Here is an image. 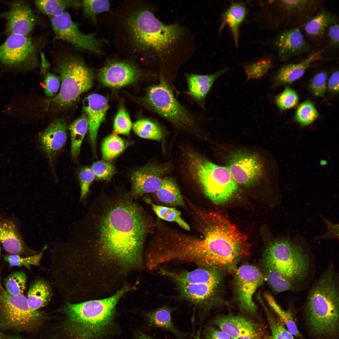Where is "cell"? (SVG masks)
<instances>
[{
    "label": "cell",
    "mask_w": 339,
    "mask_h": 339,
    "mask_svg": "<svg viewBox=\"0 0 339 339\" xmlns=\"http://www.w3.org/2000/svg\"><path fill=\"white\" fill-rule=\"evenodd\" d=\"M51 294L50 287L46 282L42 280L36 282L28 293L26 298L29 307L33 311L38 310L47 303Z\"/></svg>",
    "instance_id": "obj_33"
},
{
    "label": "cell",
    "mask_w": 339,
    "mask_h": 339,
    "mask_svg": "<svg viewBox=\"0 0 339 339\" xmlns=\"http://www.w3.org/2000/svg\"><path fill=\"white\" fill-rule=\"evenodd\" d=\"M274 44L277 49L279 58L283 61L307 52L309 48L302 32L296 27L282 31L276 38Z\"/></svg>",
    "instance_id": "obj_20"
},
{
    "label": "cell",
    "mask_w": 339,
    "mask_h": 339,
    "mask_svg": "<svg viewBox=\"0 0 339 339\" xmlns=\"http://www.w3.org/2000/svg\"><path fill=\"white\" fill-rule=\"evenodd\" d=\"M78 177L80 186V199L82 200L85 197L89 192L90 186L95 176L91 168L86 166L80 169Z\"/></svg>",
    "instance_id": "obj_48"
},
{
    "label": "cell",
    "mask_w": 339,
    "mask_h": 339,
    "mask_svg": "<svg viewBox=\"0 0 339 339\" xmlns=\"http://www.w3.org/2000/svg\"><path fill=\"white\" fill-rule=\"evenodd\" d=\"M318 113L313 105L309 101L304 102L300 105L296 113V119L303 126L312 123L318 117Z\"/></svg>",
    "instance_id": "obj_43"
},
{
    "label": "cell",
    "mask_w": 339,
    "mask_h": 339,
    "mask_svg": "<svg viewBox=\"0 0 339 339\" xmlns=\"http://www.w3.org/2000/svg\"><path fill=\"white\" fill-rule=\"evenodd\" d=\"M272 239L266 248L263 264L277 270L299 289L311 272L312 254L309 245L299 235L281 234Z\"/></svg>",
    "instance_id": "obj_5"
},
{
    "label": "cell",
    "mask_w": 339,
    "mask_h": 339,
    "mask_svg": "<svg viewBox=\"0 0 339 339\" xmlns=\"http://www.w3.org/2000/svg\"><path fill=\"white\" fill-rule=\"evenodd\" d=\"M322 52L312 53L307 58L297 63L289 64L283 66L280 69L276 77L278 83H291L301 77L312 63L319 59Z\"/></svg>",
    "instance_id": "obj_27"
},
{
    "label": "cell",
    "mask_w": 339,
    "mask_h": 339,
    "mask_svg": "<svg viewBox=\"0 0 339 339\" xmlns=\"http://www.w3.org/2000/svg\"><path fill=\"white\" fill-rule=\"evenodd\" d=\"M337 21L334 15L322 9L305 23L304 30L309 36L315 39L320 38L323 36L330 25Z\"/></svg>",
    "instance_id": "obj_28"
},
{
    "label": "cell",
    "mask_w": 339,
    "mask_h": 339,
    "mask_svg": "<svg viewBox=\"0 0 339 339\" xmlns=\"http://www.w3.org/2000/svg\"><path fill=\"white\" fill-rule=\"evenodd\" d=\"M0 339H3V337L1 334H0Z\"/></svg>",
    "instance_id": "obj_61"
},
{
    "label": "cell",
    "mask_w": 339,
    "mask_h": 339,
    "mask_svg": "<svg viewBox=\"0 0 339 339\" xmlns=\"http://www.w3.org/2000/svg\"><path fill=\"white\" fill-rule=\"evenodd\" d=\"M265 276L268 284L275 293L296 291L298 289L286 279L276 269L269 265L263 264Z\"/></svg>",
    "instance_id": "obj_35"
},
{
    "label": "cell",
    "mask_w": 339,
    "mask_h": 339,
    "mask_svg": "<svg viewBox=\"0 0 339 339\" xmlns=\"http://www.w3.org/2000/svg\"><path fill=\"white\" fill-rule=\"evenodd\" d=\"M203 335L205 339H232L221 330L211 326L206 327Z\"/></svg>",
    "instance_id": "obj_54"
},
{
    "label": "cell",
    "mask_w": 339,
    "mask_h": 339,
    "mask_svg": "<svg viewBox=\"0 0 339 339\" xmlns=\"http://www.w3.org/2000/svg\"><path fill=\"white\" fill-rule=\"evenodd\" d=\"M8 9L0 13L5 21L4 33L8 35L16 34L28 35L38 23V19L30 5L25 1L5 2Z\"/></svg>",
    "instance_id": "obj_13"
},
{
    "label": "cell",
    "mask_w": 339,
    "mask_h": 339,
    "mask_svg": "<svg viewBox=\"0 0 339 339\" xmlns=\"http://www.w3.org/2000/svg\"><path fill=\"white\" fill-rule=\"evenodd\" d=\"M271 331L272 339H294L293 335L286 328L283 323L275 319L266 310Z\"/></svg>",
    "instance_id": "obj_44"
},
{
    "label": "cell",
    "mask_w": 339,
    "mask_h": 339,
    "mask_svg": "<svg viewBox=\"0 0 339 339\" xmlns=\"http://www.w3.org/2000/svg\"><path fill=\"white\" fill-rule=\"evenodd\" d=\"M42 313L29 307L23 294L13 296L1 289L0 292V324L7 329L26 330L38 326L43 320Z\"/></svg>",
    "instance_id": "obj_11"
},
{
    "label": "cell",
    "mask_w": 339,
    "mask_h": 339,
    "mask_svg": "<svg viewBox=\"0 0 339 339\" xmlns=\"http://www.w3.org/2000/svg\"><path fill=\"white\" fill-rule=\"evenodd\" d=\"M129 143L116 134H111L103 140L101 146L103 159H113L118 156L128 146Z\"/></svg>",
    "instance_id": "obj_36"
},
{
    "label": "cell",
    "mask_w": 339,
    "mask_h": 339,
    "mask_svg": "<svg viewBox=\"0 0 339 339\" xmlns=\"http://www.w3.org/2000/svg\"><path fill=\"white\" fill-rule=\"evenodd\" d=\"M231 175L238 184L250 186L257 181L263 173L264 168L256 154L243 151L234 152L227 166Z\"/></svg>",
    "instance_id": "obj_14"
},
{
    "label": "cell",
    "mask_w": 339,
    "mask_h": 339,
    "mask_svg": "<svg viewBox=\"0 0 339 339\" xmlns=\"http://www.w3.org/2000/svg\"><path fill=\"white\" fill-rule=\"evenodd\" d=\"M1 248L0 246V254H1Z\"/></svg>",
    "instance_id": "obj_63"
},
{
    "label": "cell",
    "mask_w": 339,
    "mask_h": 339,
    "mask_svg": "<svg viewBox=\"0 0 339 339\" xmlns=\"http://www.w3.org/2000/svg\"><path fill=\"white\" fill-rule=\"evenodd\" d=\"M212 322L232 339L259 334V329L256 324L240 316L219 317L213 319Z\"/></svg>",
    "instance_id": "obj_23"
},
{
    "label": "cell",
    "mask_w": 339,
    "mask_h": 339,
    "mask_svg": "<svg viewBox=\"0 0 339 339\" xmlns=\"http://www.w3.org/2000/svg\"><path fill=\"white\" fill-rule=\"evenodd\" d=\"M85 239L100 255L136 264L153 224L130 193L96 198L88 215Z\"/></svg>",
    "instance_id": "obj_1"
},
{
    "label": "cell",
    "mask_w": 339,
    "mask_h": 339,
    "mask_svg": "<svg viewBox=\"0 0 339 339\" xmlns=\"http://www.w3.org/2000/svg\"><path fill=\"white\" fill-rule=\"evenodd\" d=\"M246 14L244 5L241 3H233L223 15L219 31H221L225 25H228L233 34L236 47L238 46L239 28Z\"/></svg>",
    "instance_id": "obj_29"
},
{
    "label": "cell",
    "mask_w": 339,
    "mask_h": 339,
    "mask_svg": "<svg viewBox=\"0 0 339 339\" xmlns=\"http://www.w3.org/2000/svg\"><path fill=\"white\" fill-rule=\"evenodd\" d=\"M0 242L7 252L13 254L22 253L27 248L13 222L0 217Z\"/></svg>",
    "instance_id": "obj_25"
},
{
    "label": "cell",
    "mask_w": 339,
    "mask_h": 339,
    "mask_svg": "<svg viewBox=\"0 0 339 339\" xmlns=\"http://www.w3.org/2000/svg\"><path fill=\"white\" fill-rule=\"evenodd\" d=\"M82 2L83 15L94 23L96 22L97 15L108 11L110 8V3L108 0H83Z\"/></svg>",
    "instance_id": "obj_40"
},
{
    "label": "cell",
    "mask_w": 339,
    "mask_h": 339,
    "mask_svg": "<svg viewBox=\"0 0 339 339\" xmlns=\"http://www.w3.org/2000/svg\"><path fill=\"white\" fill-rule=\"evenodd\" d=\"M59 78L51 73H48L46 75L44 80V91L47 97L52 98L57 94L61 86Z\"/></svg>",
    "instance_id": "obj_50"
},
{
    "label": "cell",
    "mask_w": 339,
    "mask_h": 339,
    "mask_svg": "<svg viewBox=\"0 0 339 339\" xmlns=\"http://www.w3.org/2000/svg\"><path fill=\"white\" fill-rule=\"evenodd\" d=\"M328 87L331 93H337L339 91V72L336 71L330 76L328 82Z\"/></svg>",
    "instance_id": "obj_55"
},
{
    "label": "cell",
    "mask_w": 339,
    "mask_h": 339,
    "mask_svg": "<svg viewBox=\"0 0 339 339\" xmlns=\"http://www.w3.org/2000/svg\"><path fill=\"white\" fill-rule=\"evenodd\" d=\"M235 276L239 307L244 312L253 314L256 311V306L253 300V296L263 282V274L256 266L244 265L237 270Z\"/></svg>",
    "instance_id": "obj_15"
},
{
    "label": "cell",
    "mask_w": 339,
    "mask_h": 339,
    "mask_svg": "<svg viewBox=\"0 0 339 339\" xmlns=\"http://www.w3.org/2000/svg\"><path fill=\"white\" fill-rule=\"evenodd\" d=\"M189 172L203 193L215 203H226L238 191V184L227 166L215 164L196 152L185 153Z\"/></svg>",
    "instance_id": "obj_6"
},
{
    "label": "cell",
    "mask_w": 339,
    "mask_h": 339,
    "mask_svg": "<svg viewBox=\"0 0 339 339\" xmlns=\"http://www.w3.org/2000/svg\"><path fill=\"white\" fill-rule=\"evenodd\" d=\"M50 21L56 37L69 43L77 50L97 54L103 53L105 40L98 39L95 34L82 32L68 13L65 12L60 15L50 17Z\"/></svg>",
    "instance_id": "obj_12"
},
{
    "label": "cell",
    "mask_w": 339,
    "mask_h": 339,
    "mask_svg": "<svg viewBox=\"0 0 339 339\" xmlns=\"http://www.w3.org/2000/svg\"><path fill=\"white\" fill-rule=\"evenodd\" d=\"M140 75V71L128 61L110 60L100 70L99 77L101 82L108 87L118 88L135 82Z\"/></svg>",
    "instance_id": "obj_18"
},
{
    "label": "cell",
    "mask_w": 339,
    "mask_h": 339,
    "mask_svg": "<svg viewBox=\"0 0 339 339\" xmlns=\"http://www.w3.org/2000/svg\"><path fill=\"white\" fill-rule=\"evenodd\" d=\"M228 70L225 68L206 75L188 74L187 80L191 95L198 102L203 101L215 81Z\"/></svg>",
    "instance_id": "obj_26"
},
{
    "label": "cell",
    "mask_w": 339,
    "mask_h": 339,
    "mask_svg": "<svg viewBox=\"0 0 339 339\" xmlns=\"http://www.w3.org/2000/svg\"><path fill=\"white\" fill-rule=\"evenodd\" d=\"M198 216L199 234L193 236L189 244L193 263L219 270L249 255L251 245L248 238L228 219L214 212H201Z\"/></svg>",
    "instance_id": "obj_2"
},
{
    "label": "cell",
    "mask_w": 339,
    "mask_h": 339,
    "mask_svg": "<svg viewBox=\"0 0 339 339\" xmlns=\"http://www.w3.org/2000/svg\"><path fill=\"white\" fill-rule=\"evenodd\" d=\"M56 70L61 80L60 89L48 103L60 108L70 106L92 86V71L77 56L68 54L62 56L57 61Z\"/></svg>",
    "instance_id": "obj_8"
},
{
    "label": "cell",
    "mask_w": 339,
    "mask_h": 339,
    "mask_svg": "<svg viewBox=\"0 0 339 339\" xmlns=\"http://www.w3.org/2000/svg\"><path fill=\"white\" fill-rule=\"evenodd\" d=\"M179 298L190 302L203 309L214 304V298L219 285L209 283H176Z\"/></svg>",
    "instance_id": "obj_21"
},
{
    "label": "cell",
    "mask_w": 339,
    "mask_h": 339,
    "mask_svg": "<svg viewBox=\"0 0 339 339\" xmlns=\"http://www.w3.org/2000/svg\"><path fill=\"white\" fill-rule=\"evenodd\" d=\"M2 288L1 283H0V289H1Z\"/></svg>",
    "instance_id": "obj_62"
},
{
    "label": "cell",
    "mask_w": 339,
    "mask_h": 339,
    "mask_svg": "<svg viewBox=\"0 0 339 339\" xmlns=\"http://www.w3.org/2000/svg\"><path fill=\"white\" fill-rule=\"evenodd\" d=\"M298 96L295 92L288 87L276 98V102L281 109L285 110L294 106L298 103Z\"/></svg>",
    "instance_id": "obj_47"
},
{
    "label": "cell",
    "mask_w": 339,
    "mask_h": 339,
    "mask_svg": "<svg viewBox=\"0 0 339 339\" xmlns=\"http://www.w3.org/2000/svg\"><path fill=\"white\" fill-rule=\"evenodd\" d=\"M34 3L39 11L50 17L60 15L68 8L82 6V1L75 0H39Z\"/></svg>",
    "instance_id": "obj_31"
},
{
    "label": "cell",
    "mask_w": 339,
    "mask_h": 339,
    "mask_svg": "<svg viewBox=\"0 0 339 339\" xmlns=\"http://www.w3.org/2000/svg\"><path fill=\"white\" fill-rule=\"evenodd\" d=\"M130 288L125 287L108 298L67 303L60 330L66 339H101L110 331L118 301Z\"/></svg>",
    "instance_id": "obj_3"
},
{
    "label": "cell",
    "mask_w": 339,
    "mask_h": 339,
    "mask_svg": "<svg viewBox=\"0 0 339 339\" xmlns=\"http://www.w3.org/2000/svg\"><path fill=\"white\" fill-rule=\"evenodd\" d=\"M191 337H190V338H189V339H191Z\"/></svg>",
    "instance_id": "obj_64"
},
{
    "label": "cell",
    "mask_w": 339,
    "mask_h": 339,
    "mask_svg": "<svg viewBox=\"0 0 339 339\" xmlns=\"http://www.w3.org/2000/svg\"><path fill=\"white\" fill-rule=\"evenodd\" d=\"M136 339H154L149 337L143 333H141Z\"/></svg>",
    "instance_id": "obj_57"
},
{
    "label": "cell",
    "mask_w": 339,
    "mask_h": 339,
    "mask_svg": "<svg viewBox=\"0 0 339 339\" xmlns=\"http://www.w3.org/2000/svg\"><path fill=\"white\" fill-rule=\"evenodd\" d=\"M262 339H272L271 336H265Z\"/></svg>",
    "instance_id": "obj_59"
},
{
    "label": "cell",
    "mask_w": 339,
    "mask_h": 339,
    "mask_svg": "<svg viewBox=\"0 0 339 339\" xmlns=\"http://www.w3.org/2000/svg\"><path fill=\"white\" fill-rule=\"evenodd\" d=\"M327 73L322 72L317 74L310 83V88L314 94L317 96L323 95L326 89Z\"/></svg>",
    "instance_id": "obj_51"
},
{
    "label": "cell",
    "mask_w": 339,
    "mask_h": 339,
    "mask_svg": "<svg viewBox=\"0 0 339 339\" xmlns=\"http://www.w3.org/2000/svg\"><path fill=\"white\" fill-rule=\"evenodd\" d=\"M271 66V61L269 58L244 66L247 76V80L261 78L267 72Z\"/></svg>",
    "instance_id": "obj_42"
},
{
    "label": "cell",
    "mask_w": 339,
    "mask_h": 339,
    "mask_svg": "<svg viewBox=\"0 0 339 339\" xmlns=\"http://www.w3.org/2000/svg\"><path fill=\"white\" fill-rule=\"evenodd\" d=\"M40 43L29 35H8L0 45V64L8 69L19 71L37 67Z\"/></svg>",
    "instance_id": "obj_9"
},
{
    "label": "cell",
    "mask_w": 339,
    "mask_h": 339,
    "mask_svg": "<svg viewBox=\"0 0 339 339\" xmlns=\"http://www.w3.org/2000/svg\"><path fill=\"white\" fill-rule=\"evenodd\" d=\"M146 100L153 109L176 127L191 129L196 122L191 114L176 100L168 84L164 79L148 90Z\"/></svg>",
    "instance_id": "obj_10"
},
{
    "label": "cell",
    "mask_w": 339,
    "mask_h": 339,
    "mask_svg": "<svg viewBox=\"0 0 339 339\" xmlns=\"http://www.w3.org/2000/svg\"><path fill=\"white\" fill-rule=\"evenodd\" d=\"M145 201L151 204L156 215L160 218L169 222H175L184 229L189 231V225L181 218V212L174 207H169L154 204L146 198Z\"/></svg>",
    "instance_id": "obj_39"
},
{
    "label": "cell",
    "mask_w": 339,
    "mask_h": 339,
    "mask_svg": "<svg viewBox=\"0 0 339 339\" xmlns=\"http://www.w3.org/2000/svg\"><path fill=\"white\" fill-rule=\"evenodd\" d=\"M193 339H201L200 333L199 331H198L196 334L194 336Z\"/></svg>",
    "instance_id": "obj_58"
},
{
    "label": "cell",
    "mask_w": 339,
    "mask_h": 339,
    "mask_svg": "<svg viewBox=\"0 0 339 339\" xmlns=\"http://www.w3.org/2000/svg\"><path fill=\"white\" fill-rule=\"evenodd\" d=\"M155 192L159 200L166 204L173 206L185 204L178 185L171 177L163 178L160 186Z\"/></svg>",
    "instance_id": "obj_30"
},
{
    "label": "cell",
    "mask_w": 339,
    "mask_h": 339,
    "mask_svg": "<svg viewBox=\"0 0 339 339\" xmlns=\"http://www.w3.org/2000/svg\"><path fill=\"white\" fill-rule=\"evenodd\" d=\"M134 132L143 138L160 141L164 137V133L160 127L156 123L147 119L139 120L132 126Z\"/></svg>",
    "instance_id": "obj_38"
},
{
    "label": "cell",
    "mask_w": 339,
    "mask_h": 339,
    "mask_svg": "<svg viewBox=\"0 0 339 339\" xmlns=\"http://www.w3.org/2000/svg\"><path fill=\"white\" fill-rule=\"evenodd\" d=\"M281 26H293L305 23L314 15L320 3L316 0L276 1Z\"/></svg>",
    "instance_id": "obj_17"
},
{
    "label": "cell",
    "mask_w": 339,
    "mask_h": 339,
    "mask_svg": "<svg viewBox=\"0 0 339 339\" xmlns=\"http://www.w3.org/2000/svg\"><path fill=\"white\" fill-rule=\"evenodd\" d=\"M91 168L95 177L100 180H109L116 173V169L113 165L104 161H98L94 162Z\"/></svg>",
    "instance_id": "obj_46"
},
{
    "label": "cell",
    "mask_w": 339,
    "mask_h": 339,
    "mask_svg": "<svg viewBox=\"0 0 339 339\" xmlns=\"http://www.w3.org/2000/svg\"><path fill=\"white\" fill-rule=\"evenodd\" d=\"M264 297L268 304L279 317V319L287 327L293 336H301L291 311L289 309L284 310L279 305L273 296L269 293H266Z\"/></svg>",
    "instance_id": "obj_37"
},
{
    "label": "cell",
    "mask_w": 339,
    "mask_h": 339,
    "mask_svg": "<svg viewBox=\"0 0 339 339\" xmlns=\"http://www.w3.org/2000/svg\"><path fill=\"white\" fill-rule=\"evenodd\" d=\"M322 218L325 222L327 226L326 232L318 236L314 237L312 241L317 240L320 239H339V224L331 222L323 216H321Z\"/></svg>",
    "instance_id": "obj_52"
},
{
    "label": "cell",
    "mask_w": 339,
    "mask_h": 339,
    "mask_svg": "<svg viewBox=\"0 0 339 339\" xmlns=\"http://www.w3.org/2000/svg\"><path fill=\"white\" fill-rule=\"evenodd\" d=\"M27 276L23 271L14 272L8 276L5 281L7 291L16 296L22 294L25 288Z\"/></svg>",
    "instance_id": "obj_41"
},
{
    "label": "cell",
    "mask_w": 339,
    "mask_h": 339,
    "mask_svg": "<svg viewBox=\"0 0 339 339\" xmlns=\"http://www.w3.org/2000/svg\"><path fill=\"white\" fill-rule=\"evenodd\" d=\"M259 335H248L241 337L238 339H258Z\"/></svg>",
    "instance_id": "obj_56"
},
{
    "label": "cell",
    "mask_w": 339,
    "mask_h": 339,
    "mask_svg": "<svg viewBox=\"0 0 339 339\" xmlns=\"http://www.w3.org/2000/svg\"><path fill=\"white\" fill-rule=\"evenodd\" d=\"M41 254L30 257L23 258L19 254L5 256L4 259L8 262L10 266H24L30 269V265H38Z\"/></svg>",
    "instance_id": "obj_49"
},
{
    "label": "cell",
    "mask_w": 339,
    "mask_h": 339,
    "mask_svg": "<svg viewBox=\"0 0 339 339\" xmlns=\"http://www.w3.org/2000/svg\"><path fill=\"white\" fill-rule=\"evenodd\" d=\"M68 126L64 120L53 121L41 135V149L48 159L52 161L58 152L65 145L67 139Z\"/></svg>",
    "instance_id": "obj_22"
},
{
    "label": "cell",
    "mask_w": 339,
    "mask_h": 339,
    "mask_svg": "<svg viewBox=\"0 0 339 339\" xmlns=\"http://www.w3.org/2000/svg\"><path fill=\"white\" fill-rule=\"evenodd\" d=\"M68 129L71 136V154L76 160L78 158L82 142L88 130L86 116H82L76 119L68 126Z\"/></svg>",
    "instance_id": "obj_32"
},
{
    "label": "cell",
    "mask_w": 339,
    "mask_h": 339,
    "mask_svg": "<svg viewBox=\"0 0 339 339\" xmlns=\"http://www.w3.org/2000/svg\"><path fill=\"white\" fill-rule=\"evenodd\" d=\"M339 25L337 22L330 25L326 30L330 45L336 49L339 47Z\"/></svg>",
    "instance_id": "obj_53"
},
{
    "label": "cell",
    "mask_w": 339,
    "mask_h": 339,
    "mask_svg": "<svg viewBox=\"0 0 339 339\" xmlns=\"http://www.w3.org/2000/svg\"><path fill=\"white\" fill-rule=\"evenodd\" d=\"M8 339H21L17 337H10Z\"/></svg>",
    "instance_id": "obj_60"
},
{
    "label": "cell",
    "mask_w": 339,
    "mask_h": 339,
    "mask_svg": "<svg viewBox=\"0 0 339 339\" xmlns=\"http://www.w3.org/2000/svg\"><path fill=\"white\" fill-rule=\"evenodd\" d=\"M108 108L106 98L99 94H90L84 100L83 110L87 115L89 139L93 153L94 154L96 153L98 130L101 124L105 119Z\"/></svg>",
    "instance_id": "obj_19"
},
{
    "label": "cell",
    "mask_w": 339,
    "mask_h": 339,
    "mask_svg": "<svg viewBox=\"0 0 339 339\" xmlns=\"http://www.w3.org/2000/svg\"><path fill=\"white\" fill-rule=\"evenodd\" d=\"M338 276L331 266L313 284L306 299L305 312L309 326L317 336L331 335L338 325Z\"/></svg>",
    "instance_id": "obj_4"
},
{
    "label": "cell",
    "mask_w": 339,
    "mask_h": 339,
    "mask_svg": "<svg viewBox=\"0 0 339 339\" xmlns=\"http://www.w3.org/2000/svg\"><path fill=\"white\" fill-rule=\"evenodd\" d=\"M126 23L133 44L142 51L161 52L174 42L182 32L178 25L164 24L146 9L132 13Z\"/></svg>",
    "instance_id": "obj_7"
},
{
    "label": "cell",
    "mask_w": 339,
    "mask_h": 339,
    "mask_svg": "<svg viewBox=\"0 0 339 339\" xmlns=\"http://www.w3.org/2000/svg\"><path fill=\"white\" fill-rule=\"evenodd\" d=\"M132 125L127 112L123 107L120 108L114 120V131L118 134L128 135L130 133Z\"/></svg>",
    "instance_id": "obj_45"
},
{
    "label": "cell",
    "mask_w": 339,
    "mask_h": 339,
    "mask_svg": "<svg viewBox=\"0 0 339 339\" xmlns=\"http://www.w3.org/2000/svg\"><path fill=\"white\" fill-rule=\"evenodd\" d=\"M160 273L168 277L175 283H209L219 285L221 274L219 270L200 267L191 271L173 272L161 269Z\"/></svg>",
    "instance_id": "obj_24"
},
{
    "label": "cell",
    "mask_w": 339,
    "mask_h": 339,
    "mask_svg": "<svg viewBox=\"0 0 339 339\" xmlns=\"http://www.w3.org/2000/svg\"><path fill=\"white\" fill-rule=\"evenodd\" d=\"M170 167L169 163H148L134 172L131 178V196L135 198L145 193L156 192Z\"/></svg>",
    "instance_id": "obj_16"
},
{
    "label": "cell",
    "mask_w": 339,
    "mask_h": 339,
    "mask_svg": "<svg viewBox=\"0 0 339 339\" xmlns=\"http://www.w3.org/2000/svg\"><path fill=\"white\" fill-rule=\"evenodd\" d=\"M173 309L164 306L149 312L147 315L150 323L158 327L169 330L175 335L178 339H181V333L175 327L171 319Z\"/></svg>",
    "instance_id": "obj_34"
}]
</instances>
